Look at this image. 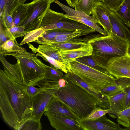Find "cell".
<instances>
[{
	"label": "cell",
	"mask_w": 130,
	"mask_h": 130,
	"mask_svg": "<svg viewBox=\"0 0 130 130\" xmlns=\"http://www.w3.org/2000/svg\"><path fill=\"white\" fill-rule=\"evenodd\" d=\"M26 86L15 82L0 70V110L5 122L14 130H18L34 110Z\"/></svg>",
	"instance_id": "cell-1"
},
{
	"label": "cell",
	"mask_w": 130,
	"mask_h": 130,
	"mask_svg": "<svg viewBox=\"0 0 130 130\" xmlns=\"http://www.w3.org/2000/svg\"><path fill=\"white\" fill-rule=\"evenodd\" d=\"M54 96L66 106L78 122L85 119L96 107L109 108L80 87L68 82L66 86L56 91Z\"/></svg>",
	"instance_id": "cell-2"
},
{
	"label": "cell",
	"mask_w": 130,
	"mask_h": 130,
	"mask_svg": "<svg viewBox=\"0 0 130 130\" xmlns=\"http://www.w3.org/2000/svg\"><path fill=\"white\" fill-rule=\"evenodd\" d=\"M79 40L91 45L92 52L91 56L104 66H106L110 59L122 56L127 53L128 41L112 33L107 36L96 35Z\"/></svg>",
	"instance_id": "cell-3"
},
{
	"label": "cell",
	"mask_w": 130,
	"mask_h": 130,
	"mask_svg": "<svg viewBox=\"0 0 130 130\" xmlns=\"http://www.w3.org/2000/svg\"><path fill=\"white\" fill-rule=\"evenodd\" d=\"M68 71L78 76L100 92L104 89L115 85L117 84V78L109 73L97 70L76 60L70 63V67Z\"/></svg>",
	"instance_id": "cell-4"
},
{
	"label": "cell",
	"mask_w": 130,
	"mask_h": 130,
	"mask_svg": "<svg viewBox=\"0 0 130 130\" xmlns=\"http://www.w3.org/2000/svg\"><path fill=\"white\" fill-rule=\"evenodd\" d=\"M13 56L20 61L24 85H34L45 78L46 65L35 53L25 49Z\"/></svg>",
	"instance_id": "cell-5"
},
{
	"label": "cell",
	"mask_w": 130,
	"mask_h": 130,
	"mask_svg": "<svg viewBox=\"0 0 130 130\" xmlns=\"http://www.w3.org/2000/svg\"><path fill=\"white\" fill-rule=\"evenodd\" d=\"M40 27L45 31L56 29L78 31L81 32L83 36L96 31L85 24L68 18L63 13L53 11L50 7L47 9L42 19Z\"/></svg>",
	"instance_id": "cell-6"
},
{
	"label": "cell",
	"mask_w": 130,
	"mask_h": 130,
	"mask_svg": "<svg viewBox=\"0 0 130 130\" xmlns=\"http://www.w3.org/2000/svg\"><path fill=\"white\" fill-rule=\"evenodd\" d=\"M51 4L48 0H33L26 4V16L19 26L24 27L26 33L40 28L42 19Z\"/></svg>",
	"instance_id": "cell-7"
},
{
	"label": "cell",
	"mask_w": 130,
	"mask_h": 130,
	"mask_svg": "<svg viewBox=\"0 0 130 130\" xmlns=\"http://www.w3.org/2000/svg\"><path fill=\"white\" fill-rule=\"evenodd\" d=\"M54 2L66 13L68 18L85 24L93 29L102 35L107 36L108 33L98 25L96 20L92 16L88 15L82 11L75 10L62 4L58 0Z\"/></svg>",
	"instance_id": "cell-8"
},
{
	"label": "cell",
	"mask_w": 130,
	"mask_h": 130,
	"mask_svg": "<svg viewBox=\"0 0 130 130\" xmlns=\"http://www.w3.org/2000/svg\"><path fill=\"white\" fill-rule=\"evenodd\" d=\"M106 67L109 73L116 78H130V56L127 53L122 56L110 59Z\"/></svg>",
	"instance_id": "cell-9"
},
{
	"label": "cell",
	"mask_w": 130,
	"mask_h": 130,
	"mask_svg": "<svg viewBox=\"0 0 130 130\" xmlns=\"http://www.w3.org/2000/svg\"><path fill=\"white\" fill-rule=\"evenodd\" d=\"M54 95L53 91L44 90L31 98L34 110L31 117L40 120Z\"/></svg>",
	"instance_id": "cell-10"
},
{
	"label": "cell",
	"mask_w": 130,
	"mask_h": 130,
	"mask_svg": "<svg viewBox=\"0 0 130 130\" xmlns=\"http://www.w3.org/2000/svg\"><path fill=\"white\" fill-rule=\"evenodd\" d=\"M79 122L83 130H123L120 124L112 121L104 115L94 120L86 119L80 120Z\"/></svg>",
	"instance_id": "cell-11"
},
{
	"label": "cell",
	"mask_w": 130,
	"mask_h": 130,
	"mask_svg": "<svg viewBox=\"0 0 130 130\" xmlns=\"http://www.w3.org/2000/svg\"><path fill=\"white\" fill-rule=\"evenodd\" d=\"M44 115L47 118L51 126L57 130H83L77 120L46 111Z\"/></svg>",
	"instance_id": "cell-12"
},
{
	"label": "cell",
	"mask_w": 130,
	"mask_h": 130,
	"mask_svg": "<svg viewBox=\"0 0 130 130\" xmlns=\"http://www.w3.org/2000/svg\"><path fill=\"white\" fill-rule=\"evenodd\" d=\"M92 52V47L89 43L79 48L69 50H60V55L68 70L70 67V63L76 59L83 57L91 55Z\"/></svg>",
	"instance_id": "cell-13"
},
{
	"label": "cell",
	"mask_w": 130,
	"mask_h": 130,
	"mask_svg": "<svg viewBox=\"0 0 130 130\" xmlns=\"http://www.w3.org/2000/svg\"><path fill=\"white\" fill-rule=\"evenodd\" d=\"M111 10L102 2L96 4L93 8L91 14L97 21L99 24L109 35L112 33L109 14Z\"/></svg>",
	"instance_id": "cell-14"
},
{
	"label": "cell",
	"mask_w": 130,
	"mask_h": 130,
	"mask_svg": "<svg viewBox=\"0 0 130 130\" xmlns=\"http://www.w3.org/2000/svg\"><path fill=\"white\" fill-rule=\"evenodd\" d=\"M64 75L68 82L79 86L90 94L110 107L107 97L90 86L78 76L69 71Z\"/></svg>",
	"instance_id": "cell-15"
},
{
	"label": "cell",
	"mask_w": 130,
	"mask_h": 130,
	"mask_svg": "<svg viewBox=\"0 0 130 130\" xmlns=\"http://www.w3.org/2000/svg\"><path fill=\"white\" fill-rule=\"evenodd\" d=\"M109 16L112 33L128 41L130 37V31L125 24L114 11H111Z\"/></svg>",
	"instance_id": "cell-16"
},
{
	"label": "cell",
	"mask_w": 130,
	"mask_h": 130,
	"mask_svg": "<svg viewBox=\"0 0 130 130\" xmlns=\"http://www.w3.org/2000/svg\"><path fill=\"white\" fill-rule=\"evenodd\" d=\"M17 60V63L12 64L9 62L4 56L0 54V60L5 73L15 82L24 85V80L20 64V61Z\"/></svg>",
	"instance_id": "cell-17"
},
{
	"label": "cell",
	"mask_w": 130,
	"mask_h": 130,
	"mask_svg": "<svg viewBox=\"0 0 130 130\" xmlns=\"http://www.w3.org/2000/svg\"><path fill=\"white\" fill-rule=\"evenodd\" d=\"M46 111L77 120L74 115L66 106L54 96L47 108Z\"/></svg>",
	"instance_id": "cell-18"
},
{
	"label": "cell",
	"mask_w": 130,
	"mask_h": 130,
	"mask_svg": "<svg viewBox=\"0 0 130 130\" xmlns=\"http://www.w3.org/2000/svg\"><path fill=\"white\" fill-rule=\"evenodd\" d=\"M125 89L112 96H107V99L110 108L111 109L109 116L113 118L118 112L122 111V103L125 97Z\"/></svg>",
	"instance_id": "cell-19"
},
{
	"label": "cell",
	"mask_w": 130,
	"mask_h": 130,
	"mask_svg": "<svg viewBox=\"0 0 130 130\" xmlns=\"http://www.w3.org/2000/svg\"><path fill=\"white\" fill-rule=\"evenodd\" d=\"M25 49L18 43L15 39H10L0 46V54L3 56H13L17 53Z\"/></svg>",
	"instance_id": "cell-20"
},
{
	"label": "cell",
	"mask_w": 130,
	"mask_h": 130,
	"mask_svg": "<svg viewBox=\"0 0 130 130\" xmlns=\"http://www.w3.org/2000/svg\"><path fill=\"white\" fill-rule=\"evenodd\" d=\"M117 84L110 86L101 90L100 92L107 97L114 95L125 89L130 86V78L121 77L117 78Z\"/></svg>",
	"instance_id": "cell-21"
},
{
	"label": "cell",
	"mask_w": 130,
	"mask_h": 130,
	"mask_svg": "<svg viewBox=\"0 0 130 130\" xmlns=\"http://www.w3.org/2000/svg\"><path fill=\"white\" fill-rule=\"evenodd\" d=\"M73 32L71 30L62 29H56L46 30L34 42L41 44H48L59 35Z\"/></svg>",
	"instance_id": "cell-22"
},
{
	"label": "cell",
	"mask_w": 130,
	"mask_h": 130,
	"mask_svg": "<svg viewBox=\"0 0 130 130\" xmlns=\"http://www.w3.org/2000/svg\"><path fill=\"white\" fill-rule=\"evenodd\" d=\"M114 12L126 25L130 27V0H124Z\"/></svg>",
	"instance_id": "cell-23"
},
{
	"label": "cell",
	"mask_w": 130,
	"mask_h": 130,
	"mask_svg": "<svg viewBox=\"0 0 130 130\" xmlns=\"http://www.w3.org/2000/svg\"><path fill=\"white\" fill-rule=\"evenodd\" d=\"M103 0H78L75 7V10L82 11L90 15L94 7Z\"/></svg>",
	"instance_id": "cell-24"
},
{
	"label": "cell",
	"mask_w": 130,
	"mask_h": 130,
	"mask_svg": "<svg viewBox=\"0 0 130 130\" xmlns=\"http://www.w3.org/2000/svg\"><path fill=\"white\" fill-rule=\"evenodd\" d=\"M86 42L81 41L72 40L64 42L49 44L58 50H69L77 48L86 44Z\"/></svg>",
	"instance_id": "cell-25"
},
{
	"label": "cell",
	"mask_w": 130,
	"mask_h": 130,
	"mask_svg": "<svg viewBox=\"0 0 130 130\" xmlns=\"http://www.w3.org/2000/svg\"><path fill=\"white\" fill-rule=\"evenodd\" d=\"M20 4L19 0H0V16L6 14L11 15Z\"/></svg>",
	"instance_id": "cell-26"
},
{
	"label": "cell",
	"mask_w": 130,
	"mask_h": 130,
	"mask_svg": "<svg viewBox=\"0 0 130 130\" xmlns=\"http://www.w3.org/2000/svg\"><path fill=\"white\" fill-rule=\"evenodd\" d=\"M79 62L97 70L105 73H109L106 66L100 63L93 59L91 55L85 56L76 59Z\"/></svg>",
	"instance_id": "cell-27"
},
{
	"label": "cell",
	"mask_w": 130,
	"mask_h": 130,
	"mask_svg": "<svg viewBox=\"0 0 130 130\" xmlns=\"http://www.w3.org/2000/svg\"><path fill=\"white\" fill-rule=\"evenodd\" d=\"M37 51L64 64L59 53V50L49 44L39 45Z\"/></svg>",
	"instance_id": "cell-28"
},
{
	"label": "cell",
	"mask_w": 130,
	"mask_h": 130,
	"mask_svg": "<svg viewBox=\"0 0 130 130\" xmlns=\"http://www.w3.org/2000/svg\"><path fill=\"white\" fill-rule=\"evenodd\" d=\"M27 10L26 4H20L17 6L11 15L14 26H20L26 17Z\"/></svg>",
	"instance_id": "cell-29"
},
{
	"label": "cell",
	"mask_w": 130,
	"mask_h": 130,
	"mask_svg": "<svg viewBox=\"0 0 130 130\" xmlns=\"http://www.w3.org/2000/svg\"><path fill=\"white\" fill-rule=\"evenodd\" d=\"M114 118H116L118 124L130 129V107L117 113Z\"/></svg>",
	"instance_id": "cell-30"
},
{
	"label": "cell",
	"mask_w": 130,
	"mask_h": 130,
	"mask_svg": "<svg viewBox=\"0 0 130 130\" xmlns=\"http://www.w3.org/2000/svg\"><path fill=\"white\" fill-rule=\"evenodd\" d=\"M42 128L40 120L30 117L21 124L18 130H41Z\"/></svg>",
	"instance_id": "cell-31"
},
{
	"label": "cell",
	"mask_w": 130,
	"mask_h": 130,
	"mask_svg": "<svg viewBox=\"0 0 130 130\" xmlns=\"http://www.w3.org/2000/svg\"><path fill=\"white\" fill-rule=\"evenodd\" d=\"M46 74L45 79L57 81L63 78L64 75L61 70L52 65H46Z\"/></svg>",
	"instance_id": "cell-32"
},
{
	"label": "cell",
	"mask_w": 130,
	"mask_h": 130,
	"mask_svg": "<svg viewBox=\"0 0 130 130\" xmlns=\"http://www.w3.org/2000/svg\"><path fill=\"white\" fill-rule=\"evenodd\" d=\"M82 36H83L82 33L78 31H75L59 35L56 36L50 44L61 43L71 41Z\"/></svg>",
	"instance_id": "cell-33"
},
{
	"label": "cell",
	"mask_w": 130,
	"mask_h": 130,
	"mask_svg": "<svg viewBox=\"0 0 130 130\" xmlns=\"http://www.w3.org/2000/svg\"><path fill=\"white\" fill-rule=\"evenodd\" d=\"M45 31L40 27L39 28L26 32L23 40L20 43L21 45L29 42H34Z\"/></svg>",
	"instance_id": "cell-34"
},
{
	"label": "cell",
	"mask_w": 130,
	"mask_h": 130,
	"mask_svg": "<svg viewBox=\"0 0 130 130\" xmlns=\"http://www.w3.org/2000/svg\"><path fill=\"white\" fill-rule=\"evenodd\" d=\"M38 52L36 54L37 56L42 58L43 60L48 62L50 64L52 65L55 67L61 70L65 73L68 72L65 65L63 63L41 52L37 51Z\"/></svg>",
	"instance_id": "cell-35"
},
{
	"label": "cell",
	"mask_w": 130,
	"mask_h": 130,
	"mask_svg": "<svg viewBox=\"0 0 130 130\" xmlns=\"http://www.w3.org/2000/svg\"><path fill=\"white\" fill-rule=\"evenodd\" d=\"M111 111V108L108 109H104L99 107H97L92 111L85 119L89 120H95L103 116L107 113H110Z\"/></svg>",
	"instance_id": "cell-36"
},
{
	"label": "cell",
	"mask_w": 130,
	"mask_h": 130,
	"mask_svg": "<svg viewBox=\"0 0 130 130\" xmlns=\"http://www.w3.org/2000/svg\"><path fill=\"white\" fill-rule=\"evenodd\" d=\"M10 39H15L8 29L5 27L0 21V46Z\"/></svg>",
	"instance_id": "cell-37"
},
{
	"label": "cell",
	"mask_w": 130,
	"mask_h": 130,
	"mask_svg": "<svg viewBox=\"0 0 130 130\" xmlns=\"http://www.w3.org/2000/svg\"><path fill=\"white\" fill-rule=\"evenodd\" d=\"M8 28L11 35L15 39L23 36L26 33L24 27L22 26H15Z\"/></svg>",
	"instance_id": "cell-38"
},
{
	"label": "cell",
	"mask_w": 130,
	"mask_h": 130,
	"mask_svg": "<svg viewBox=\"0 0 130 130\" xmlns=\"http://www.w3.org/2000/svg\"><path fill=\"white\" fill-rule=\"evenodd\" d=\"M124 0H103L102 3L111 11H115Z\"/></svg>",
	"instance_id": "cell-39"
},
{
	"label": "cell",
	"mask_w": 130,
	"mask_h": 130,
	"mask_svg": "<svg viewBox=\"0 0 130 130\" xmlns=\"http://www.w3.org/2000/svg\"><path fill=\"white\" fill-rule=\"evenodd\" d=\"M0 21L7 28H10L14 26L12 16L8 14H4L0 16Z\"/></svg>",
	"instance_id": "cell-40"
},
{
	"label": "cell",
	"mask_w": 130,
	"mask_h": 130,
	"mask_svg": "<svg viewBox=\"0 0 130 130\" xmlns=\"http://www.w3.org/2000/svg\"><path fill=\"white\" fill-rule=\"evenodd\" d=\"M125 90L126 94L122 103V110L130 107V86L126 88Z\"/></svg>",
	"instance_id": "cell-41"
},
{
	"label": "cell",
	"mask_w": 130,
	"mask_h": 130,
	"mask_svg": "<svg viewBox=\"0 0 130 130\" xmlns=\"http://www.w3.org/2000/svg\"><path fill=\"white\" fill-rule=\"evenodd\" d=\"M26 90L28 94L31 98L43 91L44 89L41 88H36L32 85L27 86Z\"/></svg>",
	"instance_id": "cell-42"
},
{
	"label": "cell",
	"mask_w": 130,
	"mask_h": 130,
	"mask_svg": "<svg viewBox=\"0 0 130 130\" xmlns=\"http://www.w3.org/2000/svg\"><path fill=\"white\" fill-rule=\"evenodd\" d=\"M78 0H66L68 5L72 8L75 7Z\"/></svg>",
	"instance_id": "cell-43"
},
{
	"label": "cell",
	"mask_w": 130,
	"mask_h": 130,
	"mask_svg": "<svg viewBox=\"0 0 130 130\" xmlns=\"http://www.w3.org/2000/svg\"><path fill=\"white\" fill-rule=\"evenodd\" d=\"M128 50L127 53L130 56V37L128 41Z\"/></svg>",
	"instance_id": "cell-44"
},
{
	"label": "cell",
	"mask_w": 130,
	"mask_h": 130,
	"mask_svg": "<svg viewBox=\"0 0 130 130\" xmlns=\"http://www.w3.org/2000/svg\"><path fill=\"white\" fill-rule=\"evenodd\" d=\"M27 0H19V2L20 4H24V3Z\"/></svg>",
	"instance_id": "cell-45"
},
{
	"label": "cell",
	"mask_w": 130,
	"mask_h": 130,
	"mask_svg": "<svg viewBox=\"0 0 130 130\" xmlns=\"http://www.w3.org/2000/svg\"><path fill=\"white\" fill-rule=\"evenodd\" d=\"M49 2L51 3H53L55 1V0H48Z\"/></svg>",
	"instance_id": "cell-46"
}]
</instances>
